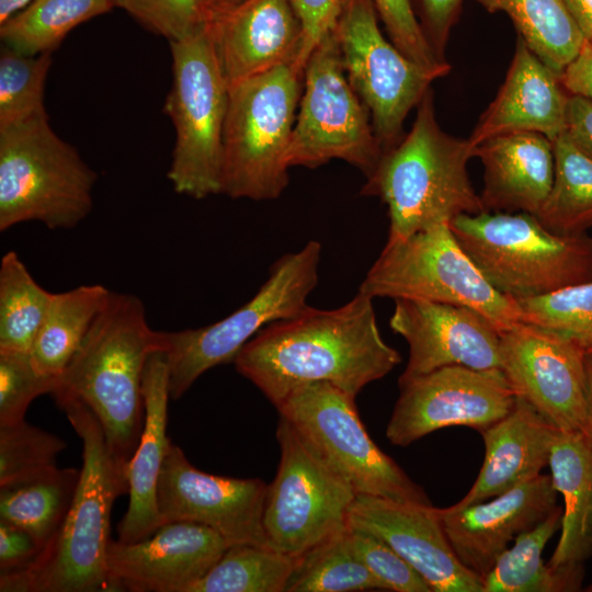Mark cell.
<instances>
[{
  "instance_id": "obj_9",
  "label": "cell",
  "mask_w": 592,
  "mask_h": 592,
  "mask_svg": "<svg viewBox=\"0 0 592 592\" xmlns=\"http://www.w3.org/2000/svg\"><path fill=\"white\" fill-rule=\"evenodd\" d=\"M358 292L373 299L411 298L467 306L487 316L501 332L523 322L516 299L486 280L447 224L387 242Z\"/></svg>"
},
{
  "instance_id": "obj_44",
  "label": "cell",
  "mask_w": 592,
  "mask_h": 592,
  "mask_svg": "<svg viewBox=\"0 0 592 592\" xmlns=\"http://www.w3.org/2000/svg\"><path fill=\"white\" fill-rule=\"evenodd\" d=\"M289 2L303 26L298 64L304 69L318 43L334 29L345 0H289Z\"/></svg>"
},
{
  "instance_id": "obj_37",
  "label": "cell",
  "mask_w": 592,
  "mask_h": 592,
  "mask_svg": "<svg viewBox=\"0 0 592 592\" xmlns=\"http://www.w3.org/2000/svg\"><path fill=\"white\" fill-rule=\"evenodd\" d=\"M52 53L25 55L5 45L0 50V129L48 116L44 87Z\"/></svg>"
},
{
  "instance_id": "obj_1",
  "label": "cell",
  "mask_w": 592,
  "mask_h": 592,
  "mask_svg": "<svg viewBox=\"0 0 592 592\" xmlns=\"http://www.w3.org/2000/svg\"><path fill=\"white\" fill-rule=\"evenodd\" d=\"M400 361L379 332L373 298L357 292L341 307L307 306L267 325L241 349L234 364L276 408L294 388L316 382L356 397Z\"/></svg>"
},
{
  "instance_id": "obj_50",
  "label": "cell",
  "mask_w": 592,
  "mask_h": 592,
  "mask_svg": "<svg viewBox=\"0 0 592 592\" xmlns=\"http://www.w3.org/2000/svg\"><path fill=\"white\" fill-rule=\"evenodd\" d=\"M587 371V420L583 434L592 446V353L585 354Z\"/></svg>"
},
{
  "instance_id": "obj_43",
  "label": "cell",
  "mask_w": 592,
  "mask_h": 592,
  "mask_svg": "<svg viewBox=\"0 0 592 592\" xmlns=\"http://www.w3.org/2000/svg\"><path fill=\"white\" fill-rule=\"evenodd\" d=\"M353 553L386 587L396 592H432L426 581L377 536L348 525Z\"/></svg>"
},
{
  "instance_id": "obj_24",
  "label": "cell",
  "mask_w": 592,
  "mask_h": 592,
  "mask_svg": "<svg viewBox=\"0 0 592 592\" xmlns=\"http://www.w3.org/2000/svg\"><path fill=\"white\" fill-rule=\"evenodd\" d=\"M145 421L137 448L126 466L129 502L118 524V539L135 543L162 524L157 502L158 480L170 439L167 436L169 369L164 352L147 361L143 378Z\"/></svg>"
},
{
  "instance_id": "obj_39",
  "label": "cell",
  "mask_w": 592,
  "mask_h": 592,
  "mask_svg": "<svg viewBox=\"0 0 592 592\" xmlns=\"http://www.w3.org/2000/svg\"><path fill=\"white\" fill-rule=\"evenodd\" d=\"M516 301L523 322L553 331L592 353V281Z\"/></svg>"
},
{
  "instance_id": "obj_10",
  "label": "cell",
  "mask_w": 592,
  "mask_h": 592,
  "mask_svg": "<svg viewBox=\"0 0 592 592\" xmlns=\"http://www.w3.org/2000/svg\"><path fill=\"white\" fill-rule=\"evenodd\" d=\"M322 246L308 241L283 254L267 280L240 308L208 326L164 333L170 398H181L210 368L234 363L241 349L267 325L305 309L318 284Z\"/></svg>"
},
{
  "instance_id": "obj_19",
  "label": "cell",
  "mask_w": 592,
  "mask_h": 592,
  "mask_svg": "<svg viewBox=\"0 0 592 592\" xmlns=\"http://www.w3.org/2000/svg\"><path fill=\"white\" fill-rule=\"evenodd\" d=\"M228 547L214 530L187 521L163 523L139 542L111 540L110 591L189 592Z\"/></svg>"
},
{
  "instance_id": "obj_22",
  "label": "cell",
  "mask_w": 592,
  "mask_h": 592,
  "mask_svg": "<svg viewBox=\"0 0 592 592\" xmlns=\"http://www.w3.org/2000/svg\"><path fill=\"white\" fill-rule=\"evenodd\" d=\"M207 27L229 88L289 60L298 62L303 26L289 0H246Z\"/></svg>"
},
{
  "instance_id": "obj_8",
  "label": "cell",
  "mask_w": 592,
  "mask_h": 592,
  "mask_svg": "<svg viewBox=\"0 0 592 592\" xmlns=\"http://www.w3.org/2000/svg\"><path fill=\"white\" fill-rule=\"evenodd\" d=\"M169 43L172 82L163 111L175 144L167 177L178 194L202 200L220 193L229 86L207 26Z\"/></svg>"
},
{
  "instance_id": "obj_32",
  "label": "cell",
  "mask_w": 592,
  "mask_h": 592,
  "mask_svg": "<svg viewBox=\"0 0 592 592\" xmlns=\"http://www.w3.org/2000/svg\"><path fill=\"white\" fill-rule=\"evenodd\" d=\"M553 186L535 215L556 235L573 236L592 227V159L563 132L553 141Z\"/></svg>"
},
{
  "instance_id": "obj_47",
  "label": "cell",
  "mask_w": 592,
  "mask_h": 592,
  "mask_svg": "<svg viewBox=\"0 0 592 592\" xmlns=\"http://www.w3.org/2000/svg\"><path fill=\"white\" fill-rule=\"evenodd\" d=\"M566 133L573 144L592 159V101L570 94L567 107Z\"/></svg>"
},
{
  "instance_id": "obj_38",
  "label": "cell",
  "mask_w": 592,
  "mask_h": 592,
  "mask_svg": "<svg viewBox=\"0 0 592 592\" xmlns=\"http://www.w3.org/2000/svg\"><path fill=\"white\" fill-rule=\"evenodd\" d=\"M67 447L59 436L24 420L0 424V489L14 488L58 468V455Z\"/></svg>"
},
{
  "instance_id": "obj_26",
  "label": "cell",
  "mask_w": 592,
  "mask_h": 592,
  "mask_svg": "<svg viewBox=\"0 0 592 592\" xmlns=\"http://www.w3.org/2000/svg\"><path fill=\"white\" fill-rule=\"evenodd\" d=\"M476 157L485 169V212L537 214L555 177L550 139L534 132L506 133L477 145Z\"/></svg>"
},
{
  "instance_id": "obj_5",
  "label": "cell",
  "mask_w": 592,
  "mask_h": 592,
  "mask_svg": "<svg viewBox=\"0 0 592 592\" xmlns=\"http://www.w3.org/2000/svg\"><path fill=\"white\" fill-rule=\"evenodd\" d=\"M297 60L229 88L223 135L220 193L275 200L288 185L287 151L303 92Z\"/></svg>"
},
{
  "instance_id": "obj_51",
  "label": "cell",
  "mask_w": 592,
  "mask_h": 592,
  "mask_svg": "<svg viewBox=\"0 0 592 592\" xmlns=\"http://www.w3.org/2000/svg\"><path fill=\"white\" fill-rule=\"evenodd\" d=\"M33 0H0V25L24 9Z\"/></svg>"
},
{
  "instance_id": "obj_49",
  "label": "cell",
  "mask_w": 592,
  "mask_h": 592,
  "mask_svg": "<svg viewBox=\"0 0 592 592\" xmlns=\"http://www.w3.org/2000/svg\"><path fill=\"white\" fill-rule=\"evenodd\" d=\"M585 42H592V0H565Z\"/></svg>"
},
{
  "instance_id": "obj_36",
  "label": "cell",
  "mask_w": 592,
  "mask_h": 592,
  "mask_svg": "<svg viewBox=\"0 0 592 592\" xmlns=\"http://www.w3.org/2000/svg\"><path fill=\"white\" fill-rule=\"evenodd\" d=\"M294 557L267 545L229 546L189 592H285Z\"/></svg>"
},
{
  "instance_id": "obj_18",
  "label": "cell",
  "mask_w": 592,
  "mask_h": 592,
  "mask_svg": "<svg viewBox=\"0 0 592 592\" xmlns=\"http://www.w3.org/2000/svg\"><path fill=\"white\" fill-rule=\"evenodd\" d=\"M389 326L409 348L408 363L398 382L449 365L500 368L501 331L470 307L398 298Z\"/></svg>"
},
{
  "instance_id": "obj_31",
  "label": "cell",
  "mask_w": 592,
  "mask_h": 592,
  "mask_svg": "<svg viewBox=\"0 0 592 592\" xmlns=\"http://www.w3.org/2000/svg\"><path fill=\"white\" fill-rule=\"evenodd\" d=\"M79 478L77 468H57L34 481L0 489V521L27 531L43 550L59 532Z\"/></svg>"
},
{
  "instance_id": "obj_34",
  "label": "cell",
  "mask_w": 592,
  "mask_h": 592,
  "mask_svg": "<svg viewBox=\"0 0 592 592\" xmlns=\"http://www.w3.org/2000/svg\"><path fill=\"white\" fill-rule=\"evenodd\" d=\"M54 293L43 288L15 251L0 262V352L30 353Z\"/></svg>"
},
{
  "instance_id": "obj_42",
  "label": "cell",
  "mask_w": 592,
  "mask_h": 592,
  "mask_svg": "<svg viewBox=\"0 0 592 592\" xmlns=\"http://www.w3.org/2000/svg\"><path fill=\"white\" fill-rule=\"evenodd\" d=\"M388 38L409 59L439 78L451 65L441 60L429 45L411 0H372Z\"/></svg>"
},
{
  "instance_id": "obj_30",
  "label": "cell",
  "mask_w": 592,
  "mask_h": 592,
  "mask_svg": "<svg viewBox=\"0 0 592 592\" xmlns=\"http://www.w3.org/2000/svg\"><path fill=\"white\" fill-rule=\"evenodd\" d=\"M488 12H503L528 48L559 76L579 55L585 38L565 0H476Z\"/></svg>"
},
{
  "instance_id": "obj_28",
  "label": "cell",
  "mask_w": 592,
  "mask_h": 592,
  "mask_svg": "<svg viewBox=\"0 0 592 592\" xmlns=\"http://www.w3.org/2000/svg\"><path fill=\"white\" fill-rule=\"evenodd\" d=\"M112 292L101 284L81 285L53 294L30 350L36 372L58 379L80 349Z\"/></svg>"
},
{
  "instance_id": "obj_15",
  "label": "cell",
  "mask_w": 592,
  "mask_h": 592,
  "mask_svg": "<svg viewBox=\"0 0 592 592\" xmlns=\"http://www.w3.org/2000/svg\"><path fill=\"white\" fill-rule=\"evenodd\" d=\"M398 385L400 394L386 436L400 447L447 426L481 432L504 418L516 400L501 368L449 365Z\"/></svg>"
},
{
  "instance_id": "obj_20",
  "label": "cell",
  "mask_w": 592,
  "mask_h": 592,
  "mask_svg": "<svg viewBox=\"0 0 592 592\" xmlns=\"http://www.w3.org/2000/svg\"><path fill=\"white\" fill-rule=\"evenodd\" d=\"M348 525L384 540L432 592H483L481 578L456 557L432 504L356 494Z\"/></svg>"
},
{
  "instance_id": "obj_53",
  "label": "cell",
  "mask_w": 592,
  "mask_h": 592,
  "mask_svg": "<svg viewBox=\"0 0 592 592\" xmlns=\"http://www.w3.org/2000/svg\"><path fill=\"white\" fill-rule=\"evenodd\" d=\"M589 591H592V587H590V589H588Z\"/></svg>"
},
{
  "instance_id": "obj_13",
  "label": "cell",
  "mask_w": 592,
  "mask_h": 592,
  "mask_svg": "<svg viewBox=\"0 0 592 592\" xmlns=\"http://www.w3.org/2000/svg\"><path fill=\"white\" fill-rule=\"evenodd\" d=\"M276 440L281 457L262 523L267 545L295 558L348 526L356 493L282 415Z\"/></svg>"
},
{
  "instance_id": "obj_6",
  "label": "cell",
  "mask_w": 592,
  "mask_h": 592,
  "mask_svg": "<svg viewBox=\"0 0 592 592\" xmlns=\"http://www.w3.org/2000/svg\"><path fill=\"white\" fill-rule=\"evenodd\" d=\"M449 228L486 280L514 298L592 281V237L556 235L530 213L463 214Z\"/></svg>"
},
{
  "instance_id": "obj_27",
  "label": "cell",
  "mask_w": 592,
  "mask_h": 592,
  "mask_svg": "<svg viewBox=\"0 0 592 592\" xmlns=\"http://www.w3.org/2000/svg\"><path fill=\"white\" fill-rule=\"evenodd\" d=\"M548 466L563 508L560 537L547 563L581 565L592 555V446L583 432L557 430Z\"/></svg>"
},
{
  "instance_id": "obj_2",
  "label": "cell",
  "mask_w": 592,
  "mask_h": 592,
  "mask_svg": "<svg viewBox=\"0 0 592 592\" xmlns=\"http://www.w3.org/2000/svg\"><path fill=\"white\" fill-rule=\"evenodd\" d=\"M82 443V467L72 504L55 538L21 571L0 574L1 592L110 591L107 548L115 499L128 493L126 463L109 447L91 409L55 397Z\"/></svg>"
},
{
  "instance_id": "obj_52",
  "label": "cell",
  "mask_w": 592,
  "mask_h": 592,
  "mask_svg": "<svg viewBox=\"0 0 592 592\" xmlns=\"http://www.w3.org/2000/svg\"><path fill=\"white\" fill-rule=\"evenodd\" d=\"M246 0H204L208 12V23L216 15L224 13Z\"/></svg>"
},
{
  "instance_id": "obj_7",
  "label": "cell",
  "mask_w": 592,
  "mask_h": 592,
  "mask_svg": "<svg viewBox=\"0 0 592 592\" xmlns=\"http://www.w3.org/2000/svg\"><path fill=\"white\" fill-rule=\"evenodd\" d=\"M96 179L48 116L0 129V231L26 221L77 227L92 210Z\"/></svg>"
},
{
  "instance_id": "obj_14",
  "label": "cell",
  "mask_w": 592,
  "mask_h": 592,
  "mask_svg": "<svg viewBox=\"0 0 592 592\" xmlns=\"http://www.w3.org/2000/svg\"><path fill=\"white\" fill-rule=\"evenodd\" d=\"M372 0H345L333 29L345 75L371 114L384 152L402 138L409 112L439 77L387 39Z\"/></svg>"
},
{
  "instance_id": "obj_12",
  "label": "cell",
  "mask_w": 592,
  "mask_h": 592,
  "mask_svg": "<svg viewBox=\"0 0 592 592\" xmlns=\"http://www.w3.org/2000/svg\"><path fill=\"white\" fill-rule=\"evenodd\" d=\"M383 153L371 114L345 75L332 30L305 64L287 163L314 169L339 159L367 178Z\"/></svg>"
},
{
  "instance_id": "obj_25",
  "label": "cell",
  "mask_w": 592,
  "mask_h": 592,
  "mask_svg": "<svg viewBox=\"0 0 592 592\" xmlns=\"http://www.w3.org/2000/svg\"><path fill=\"white\" fill-rule=\"evenodd\" d=\"M556 431L527 401L516 397L504 418L480 432L483 463L468 492L451 508L489 500L539 476L548 466Z\"/></svg>"
},
{
  "instance_id": "obj_45",
  "label": "cell",
  "mask_w": 592,
  "mask_h": 592,
  "mask_svg": "<svg viewBox=\"0 0 592 592\" xmlns=\"http://www.w3.org/2000/svg\"><path fill=\"white\" fill-rule=\"evenodd\" d=\"M422 32L435 53L444 61L451 31L460 14L463 0H411Z\"/></svg>"
},
{
  "instance_id": "obj_3",
  "label": "cell",
  "mask_w": 592,
  "mask_h": 592,
  "mask_svg": "<svg viewBox=\"0 0 592 592\" xmlns=\"http://www.w3.org/2000/svg\"><path fill=\"white\" fill-rule=\"evenodd\" d=\"M166 346L163 331L148 325L140 298L112 292L52 396L86 403L98 418L114 456L127 464L144 428L145 367L148 358L164 352Z\"/></svg>"
},
{
  "instance_id": "obj_40",
  "label": "cell",
  "mask_w": 592,
  "mask_h": 592,
  "mask_svg": "<svg viewBox=\"0 0 592 592\" xmlns=\"http://www.w3.org/2000/svg\"><path fill=\"white\" fill-rule=\"evenodd\" d=\"M113 4L169 42L184 38L208 25L204 0H113Z\"/></svg>"
},
{
  "instance_id": "obj_41",
  "label": "cell",
  "mask_w": 592,
  "mask_h": 592,
  "mask_svg": "<svg viewBox=\"0 0 592 592\" xmlns=\"http://www.w3.org/2000/svg\"><path fill=\"white\" fill-rule=\"evenodd\" d=\"M56 385L57 379L36 372L30 353L0 352V424L24 420L31 402L52 395Z\"/></svg>"
},
{
  "instance_id": "obj_16",
  "label": "cell",
  "mask_w": 592,
  "mask_h": 592,
  "mask_svg": "<svg viewBox=\"0 0 592 592\" xmlns=\"http://www.w3.org/2000/svg\"><path fill=\"white\" fill-rule=\"evenodd\" d=\"M585 354L572 341L534 325L522 322L501 332L500 368L516 397L559 431L583 432Z\"/></svg>"
},
{
  "instance_id": "obj_33",
  "label": "cell",
  "mask_w": 592,
  "mask_h": 592,
  "mask_svg": "<svg viewBox=\"0 0 592 592\" xmlns=\"http://www.w3.org/2000/svg\"><path fill=\"white\" fill-rule=\"evenodd\" d=\"M113 7V0H33L0 25V37L25 55L52 53L71 30Z\"/></svg>"
},
{
  "instance_id": "obj_4",
  "label": "cell",
  "mask_w": 592,
  "mask_h": 592,
  "mask_svg": "<svg viewBox=\"0 0 592 592\" xmlns=\"http://www.w3.org/2000/svg\"><path fill=\"white\" fill-rule=\"evenodd\" d=\"M476 149L469 139L440 127L429 89L417 105L410 132L383 153L361 190L362 195L377 196L386 204L387 242L448 225L463 214L485 212L467 171Z\"/></svg>"
},
{
  "instance_id": "obj_11",
  "label": "cell",
  "mask_w": 592,
  "mask_h": 592,
  "mask_svg": "<svg viewBox=\"0 0 592 592\" xmlns=\"http://www.w3.org/2000/svg\"><path fill=\"white\" fill-rule=\"evenodd\" d=\"M355 399L316 382L294 388L276 409L356 494L431 504L424 489L374 443Z\"/></svg>"
},
{
  "instance_id": "obj_35",
  "label": "cell",
  "mask_w": 592,
  "mask_h": 592,
  "mask_svg": "<svg viewBox=\"0 0 592 592\" xmlns=\"http://www.w3.org/2000/svg\"><path fill=\"white\" fill-rule=\"evenodd\" d=\"M387 590L353 553L348 526L294 558L285 592Z\"/></svg>"
},
{
  "instance_id": "obj_48",
  "label": "cell",
  "mask_w": 592,
  "mask_h": 592,
  "mask_svg": "<svg viewBox=\"0 0 592 592\" xmlns=\"http://www.w3.org/2000/svg\"><path fill=\"white\" fill-rule=\"evenodd\" d=\"M560 79L570 94H579L592 101V43L585 42Z\"/></svg>"
},
{
  "instance_id": "obj_17",
  "label": "cell",
  "mask_w": 592,
  "mask_h": 592,
  "mask_svg": "<svg viewBox=\"0 0 592 592\" xmlns=\"http://www.w3.org/2000/svg\"><path fill=\"white\" fill-rule=\"evenodd\" d=\"M266 487L259 478L202 471L170 441L158 480V509L163 523L205 525L229 546L267 545L262 523Z\"/></svg>"
},
{
  "instance_id": "obj_29",
  "label": "cell",
  "mask_w": 592,
  "mask_h": 592,
  "mask_svg": "<svg viewBox=\"0 0 592 592\" xmlns=\"http://www.w3.org/2000/svg\"><path fill=\"white\" fill-rule=\"evenodd\" d=\"M562 508L535 527L520 534L482 579L483 592L576 591L582 580L581 565L553 568L544 563L543 550L560 528Z\"/></svg>"
},
{
  "instance_id": "obj_46",
  "label": "cell",
  "mask_w": 592,
  "mask_h": 592,
  "mask_svg": "<svg viewBox=\"0 0 592 592\" xmlns=\"http://www.w3.org/2000/svg\"><path fill=\"white\" fill-rule=\"evenodd\" d=\"M41 551L42 546L27 531L0 521V574L24 570Z\"/></svg>"
},
{
  "instance_id": "obj_54",
  "label": "cell",
  "mask_w": 592,
  "mask_h": 592,
  "mask_svg": "<svg viewBox=\"0 0 592 592\" xmlns=\"http://www.w3.org/2000/svg\"><path fill=\"white\" fill-rule=\"evenodd\" d=\"M590 43H592V42H590Z\"/></svg>"
},
{
  "instance_id": "obj_21",
  "label": "cell",
  "mask_w": 592,
  "mask_h": 592,
  "mask_svg": "<svg viewBox=\"0 0 592 592\" xmlns=\"http://www.w3.org/2000/svg\"><path fill=\"white\" fill-rule=\"evenodd\" d=\"M557 493L550 475L540 474L489 500L436 510L456 557L482 580L512 540L555 510Z\"/></svg>"
},
{
  "instance_id": "obj_23",
  "label": "cell",
  "mask_w": 592,
  "mask_h": 592,
  "mask_svg": "<svg viewBox=\"0 0 592 592\" xmlns=\"http://www.w3.org/2000/svg\"><path fill=\"white\" fill-rule=\"evenodd\" d=\"M570 93L517 36L512 61L497 96L468 138L475 146L514 132H534L554 141L566 132Z\"/></svg>"
}]
</instances>
